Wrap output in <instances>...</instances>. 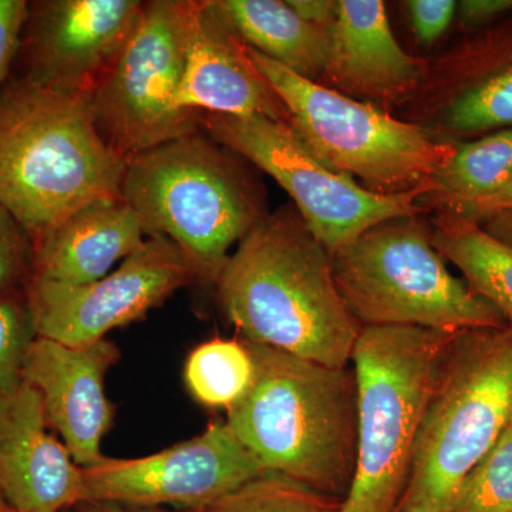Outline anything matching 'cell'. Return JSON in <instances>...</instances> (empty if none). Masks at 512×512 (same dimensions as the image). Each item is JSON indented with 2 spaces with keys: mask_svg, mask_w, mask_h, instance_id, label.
I'll list each match as a JSON object with an SVG mask.
<instances>
[{
  "mask_svg": "<svg viewBox=\"0 0 512 512\" xmlns=\"http://www.w3.org/2000/svg\"><path fill=\"white\" fill-rule=\"evenodd\" d=\"M245 342L342 369L362 326L340 295L329 252L301 215H265L239 242L217 281Z\"/></svg>",
  "mask_w": 512,
  "mask_h": 512,
  "instance_id": "6da1fadb",
  "label": "cell"
},
{
  "mask_svg": "<svg viewBox=\"0 0 512 512\" xmlns=\"http://www.w3.org/2000/svg\"><path fill=\"white\" fill-rule=\"evenodd\" d=\"M127 160L101 136L90 96L26 77L0 93V205L33 251L92 202L121 197Z\"/></svg>",
  "mask_w": 512,
  "mask_h": 512,
  "instance_id": "7a4b0ae2",
  "label": "cell"
},
{
  "mask_svg": "<svg viewBox=\"0 0 512 512\" xmlns=\"http://www.w3.org/2000/svg\"><path fill=\"white\" fill-rule=\"evenodd\" d=\"M245 343L254 382L225 423L266 473L343 500L356 460L355 372Z\"/></svg>",
  "mask_w": 512,
  "mask_h": 512,
  "instance_id": "3957f363",
  "label": "cell"
},
{
  "mask_svg": "<svg viewBox=\"0 0 512 512\" xmlns=\"http://www.w3.org/2000/svg\"><path fill=\"white\" fill-rule=\"evenodd\" d=\"M121 198L147 238L174 242L204 284H217L229 249L265 217L259 191L231 151L200 133L128 158Z\"/></svg>",
  "mask_w": 512,
  "mask_h": 512,
  "instance_id": "277c9868",
  "label": "cell"
},
{
  "mask_svg": "<svg viewBox=\"0 0 512 512\" xmlns=\"http://www.w3.org/2000/svg\"><path fill=\"white\" fill-rule=\"evenodd\" d=\"M511 423L512 329L451 336L421 417L399 512H448Z\"/></svg>",
  "mask_w": 512,
  "mask_h": 512,
  "instance_id": "5b68a950",
  "label": "cell"
},
{
  "mask_svg": "<svg viewBox=\"0 0 512 512\" xmlns=\"http://www.w3.org/2000/svg\"><path fill=\"white\" fill-rule=\"evenodd\" d=\"M451 336L413 326L360 332L352 356L355 470L339 512H399L421 417Z\"/></svg>",
  "mask_w": 512,
  "mask_h": 512,
  "instance_id": "8992f818",
  "label": "cell"
},
{
  "mask_svg": "<svg viewBox=\"0 0 512 512\" xmlns=\"http://www.w3.org/2000/svg\"><path fill=\"white\" fill-rule=\"evenodd\" d=\"M431 235L419 215L396 218L330 255L340 295L362 329L413 326L457 335L507 326L490 302L451 274Z\"/></svg>",
  "mask_w": 512,
  "mask_h": 512,
  "instance_id": "52a82bcc",
  "label": "cell"
},
{
  "mask_svg": "<svg viewBox=\"0 0 512 512\" xmlns=\"http://www.w3.org/2000/svg\"><path fill=\"white\" fill-rule=\"evenodd\" d=\"M248 53L309 150L336 173L362 181L366 190L426 192L453 157L454 144L433 140L416 124L305 79L251 47Z\"/></svg>",
  "mask_w": 512,
  "mask_h": 512,
  "instance_id": "ba28073f",
  "label": "cell"
},
{
  "mask_svg": "<svg viewBox=\"0 0 512 512\" xmlns=\"http://www.w3.org/2000/svg\"><path fill=\"white\" fill-rule=\"evenodd\" d=\"M198 5L194 0L146 2L119 59L90 96L101 136L126 160L200 133V113L178 104Z\"/></svg>",
  "mask_w": 512,
  "mask_h": 512,
  "instance_id": "9c48e42d",
  "label": "cell"
},
{
  "mask_svg": "<svg viewBox=\"0 0 512 512\" xmlns=\"http://www.w3.org/2000/svg\"><path fill=\"white\" fill-rule=\"evenodd\" d=\"M200 126L222 147L271 175L329 255L382 222L423 211L417 201L424 191L383 195L366 190L323 164L288 121L200 113Z\"/></svg>",
  "mask_w": 512,
  "mask_h": 512,
  "instance_id": "30bf717a",
  "label": "cell"
},
{
  "mask_svg": "<svg viewBox=\"0 0 512 512\" xmlns=\"http://www.w3.org/2000/svg\"><path fill=\"white\" fill-rule=\"evenodd\" d=\"M83 470V504L194 511L220 500L266 471L225 421L151 456L111 458Z\"/></svg>",
  "mask_w": 512,
  "mask_h": 512,
  "instance_id": "8fae6325",
  "label": "cell"
},
{
  "mask_svg": "<svg viewBox=\"0 0 512 512\" xmlns=\"http://www.w3.org/2000/svg\"><path fill=\"white\" fill-rule=\"evenodd\" d=\"M194 281L197 274L181 249L153 235L99 281L72 286L32 278L26 298L39 338L83 348L143 318Z\"/></svg>",
  "mask_w": 512,
  "mask_h": 512,
  "instance_id": "7c38bea8",
  "label": "cell"
},
{
  "mask_svg": "<svg viewBox=\"0 0 512 512\" xmlns=\"http://www.w3.org/2000/svg\"><path fill=\"white\" fill-rule=\"evenodd\" d=\"M144 5L138 0L29 3L19 50L23 77L59 92L92 96L140 23Z\"/></svg>",
  "mask_w": 512,
  "mask_h": 512,
  "instance_id": "4fadbf2b",
  "label": "cell"
},
{
  "mask_svg": "<svg viewBox=\"0 0 512 512\" xmlns=\"http://www.w3.org/2000/svg\"><path fill=\"white\" fill-rule=\"evenodd\" d=\"M119 357L107 339L73 348L39 336L26 353L23 382L40 394L47 424L82 468L104 457L101 443L114 420L104 382Z\"/></svg>",
  "mask_w": 512,
  "mask_h": 512,
  "instance_id": "5bb4252c",
  "label": "cell"
},
{
  "mask_svg": "<svg viewBox=\"0 0 512 512\" xmlns=\"http://www.w3.org/2000/svg\"><path fill=\"white\" fill-rule=\"evenodd\" d=\"M49 429L40 394L28 383L0 397V493L15 512L82 505V467Z\"/></svg>",
  "mask_w": 512,
  "mask_h": 512,
  "instance_id": "9a60e30c",
  "label": "cell"
},
{
  "mask_svg": "<svg viewBox=\"0 0 512 512\" xmlns=\"http://www.w3.org/2000/svg\"><path fill=\"white\" fill-rule=\"evenodd\" d=\"M423 63L397 42L380 0H339L329 28L320 80L330 89L380 101H399L419 86Z\"/></svg>",
  "mask_w": 512,
  "mask_h": 512,
  "instance_id": "2e32d148",
  "label": "cell"
},
{
  "mask_svg": "<svg viewBox=\"0 0 512 512\" xmlns=\"http://www.w3.org/2000/svg\"><path fill=\"white\" fill-rule=\"evenodd\" d=\"M178 104L194 113L288 121L284 104L256 69L248 46L200 2L188 42Z\"/></svg>",
  "mask_w": 512,
  "mask_h": 512,
  "instance_id": "e0dca14e",
  "label": "cell"
},
{
  "mask_svg": "<svg viewBox=\"0 0 512 512\" xmlns=\"http://www.w3.org/2000/svg\"><path fill=\"white\" fill-rule=\"evenodd\" d=\"M146 235L137 212L123 198L92 202L35 247L32 278L62 285L92 284L136 252Z\"/></svg>",
  "mask_w": 512,
  "mask_h": 512,
  "instance_id": "ac0fdd59",
  "label": "cell"
},
{
  "mask_svg": "<svg viewBox=\"0 0 512 512\" xmlns=\"http://www.w3.org/2000/svg\"><path fill=\"white\" fill-rule=\"evenodd\" d=\"M241 42L291 72L319 82L329 53V28L305 22L278 0H205Z\"/></svg>",
  "mask_w": 512,
  "mask_h": 512,
  "instance_id": "d6986e66",
  "label": "cell"
},
{
  "mask_svg": "<svg viewBox=\"0 0 512 512\" xmlns=\"http://www.w3.org/2000/svg\"><path fill=\"white\" fill-rule=\"evenodd\" d=\"M512 178V128L456 146L417 201L446 214L464 212L497 194Z\"/></svg>",
  "mask_w": 512,
  "mask_h": 512,
  "instance_id": "ffe728a7",
  "label": "cell"
},
{
  "mask_svg": "<svg viewBox=\"0 0 512 512\" xmlns=\"http://www.w3.org/2000/svg\"><path fill=\"white\" fill-rule=\"evenodd\" d=\"M434 248L456 266L464 281L491 303L512 329V248L476 222L443 214L433 229Z\"/></svg>",
  "mask_w": 512,
  "mask_h": 512,
  "instance_id": "44dd1931",
  "label": "cell"
},
{
  "mask_svg": "<svg viewBox=\"0 0 512 512\" xmlns=\"http://www.w3.org/2000/svg\"><path fill=\"white\" fill-rule=\"evenodd\" d=\"M255 365L244 340L215 338L192 349L184 380L195 402L208 409L228 410L247 394Z\"/></svg>",
  "mask_w": 512,
  "mask_h": 512,
  "instance_id": "7402d4cb",
  "label": "cell"
},
{
  "mask_svg": "<svg viewBox=\"0 0 512 512\" xmlns=\"http://www.w3.org/2000/svg\"><path fill=\"white\" fill-rule=\"evenodd\" d=\"M342 500L265 473L214 503L188 512H339Z\"/></svg>",
  "mask_w": 512,
  "mask_h": 512,
  "instance_id": "603a6c76",
  "label": "cell"
},
{
  "mask_svg": "<svg viewBox=\"0 0 512 512\" xmlns=\"http://www.w3.org/2000/svg\"><path fill=\"white\" fill-rule=\"evenodd\" d=\"M444 120L451 133L461 136L512 128V64L458 94Z\"/></svg>",
  "mask_w": 512,
  "mask_h": 512,
  "instance_id": "cb8c5ba5",
  "label": "cell"
},
{
  "mask_svg": "<svg viewBox=\"0 0 512 512\" xmlns=\"http://www.w3.org/2000/svg\"><path fill=\"white\" fill-rule=\"evenodd\" d=\"M448 512H512V423L471 471Z\"/></svg>",
  "mask_w": 512,
  "mask_h": 512,
  "instance_id": "d4e9b609",
  "label": "cell"
},
{
  "mask_svg": "<svg viewBox=\"0 0 512 512\" xmlns=\"http://www.w3.org/2000/svg\"><path fill=\"white\" fill-rule=\"evenodd\" d=\"M37 338L25 291L0 293V397L23 383L26 353Z\"/></svg>",
  "mask_w": 512,
  "mask_h": 512,
  "instance_id": "484cf974",
  "label": "cell"
},
{
  "mask_svg": "<svg viewBox=\"0 0 512 512\" xmlns=\"http://www.w3.org/2000/svg\"><path fill=\"white\" fill-rule=\"evenodd\" d=\"M33 276V242L26 229L0 205V293L18 292Z\"/></svg>",
  "mask_w": 512,
  "mask_h": 512,
  "instance_id": "4316f807",
  "label": "cell"
},
{
  "mask_svg": "<svg viewBox=\"0 0 512 512\" xmlns=\"http://www.w3.org/2000/svg\"><path fill=\"white\" fill-rule=\"evenodd\" d=\"M29 2L0 0V93L8 83L10 66L19 55Z\"/></svg>",
  "mask_w": 512,
  "mask_h": 512,
  "instance_id": "83f0119b",
  "label": "cell"
},
{
  "mask_svg": "<svg viewBox=\"0 0 512 512\" xmlns=\"http://www.w3.org/2000/svg\"><path fill=\"white\" fill-rule=\"evenodd\" d=\"M406 5L414 35L421 45H431L444 35L458 6L453 0H412Z\"/></svg>",
  "mask_w": 512,
  "mask_h": 512,
  "instance_id": "f1b7e54d",
  "label": "cell"
},
{
  "mask_svg": "<svg viewBox=\"0 0 512 512\" xmlns=\"http://www.w3.org/2000/svg\"><path fill=\"white\" fill-rule=\"evenodd\" d=\"M463 22L481 25L512 10V0H464L457 6Z\"/></svg>",
  "mask_w": 512,
  "mask_h": 512,
  "instance_id": "f546056e",
  "label": "cell"
},
{
  "mask_svg": "<svg viewBox=\"0 0 512 512\" xmlns=\"http://www.w3.org/2000/svg\"><path fill=\"white\" fill-rule=\"evenodd\" d=\"M293 12L305 22L330 28L336 18V2L333 0H288Z\"/></svg>",
  "mask_w": 512,
  "mask_h": 512,
  "instance_id": "4dcf8cb0",
  "label": "cell"
},
{
  "mask_svg": "<svg viewBox=\"0 0 512 512\" xmlns=\"http://www.w3.org/2000/svg\"><path fill=\"white\" fill-rule=\"evenodd\" d=\"M503 212H512V178L508 181V184L505 185L504 188H501L497 194H494L493 197L480 202V204L474 205L473 208L464 212L463 215H456V217L478 224V222L485 220V218L503 214Z\"/></svg>",
  "mask_w": 512,
  "mask_h": 512,
  "instance_id": "1f68e13d",
  "label": "cell"
},
{
  "mask_svg": "<svg viewBox=\"0 0 512 512\" xmlns=\"http://www.w3.org/2000/svg\"><path fill=\"white\" fill-rule=\"evenodd\" d=\"M478 225L491 237L512 248V212H503V214L485 218L478 222Z\"/></svg>",
  "mask_w": 512,
  "mask_h": 512,
  "instance_id": "d6a6232c",
  "label": "cell"
},
{
  "mask_svg": "<svg viewBox=\"0 0 512 512\" xmlns=\"http://www.w3.org/2000/svg\"><path fill=\"white\" fill-rule=\"evenodd\" d=\"M77 512H167L158 511L154 508L126 507L117 504H83L77 507Z\"/></svg>",
  "mask_w": 512,
  "mask_h": 512,
  "instance_id": "836d02e7",
  "label": "cell"
},
{
  "mask_svg": "<svg viewBox=\"0 0 512 512\" xmlns=\"http://www.w3.org/2000/svg\"><path fill=\"white\" fill-rule=\"evenodd\" d=\"M0 512H15L12 510V508H10V505L6 503L2 493H0Z\"/></svg>",
  "mask_w": 512,
  "mask_h": 512,
  "instance_id": "e575fe53",
  "label": "cell"
},
{
  "mask_svg": "<svg viewBox=\"0 0 512 512\" xmlns=\"http://www.w3.org/2000/svg\"><path fill=\"white\" fill-rule=\"evenodd\" d=\"M63 512H76V511H74V510H69V511H63Z\"/></svg>",
  "mask_w": 512,
  "mask_h": 512,
  "instance_id": "d590c367",
  "label": "cell"
}]
</instances>
